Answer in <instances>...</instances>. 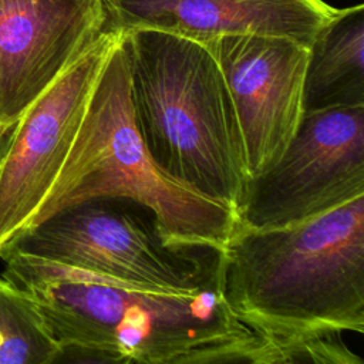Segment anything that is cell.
<instances>
[{"mask_svg": "<svg viewBox=\"0 0 364 364\" xmlns=\"http://www.w3.org/2000/svg\"><path fill=\"white\" fill-rule=\"evenodd\" d=\"M112 27L152 28L208 43L262 34L310 47L337 9L324 0H102Z\"/></svg>", "mask_w": 364, "mask_h": 364, "instance_id": "cell-10", "label": "cell"}, {"mask_svg": "<svg viewBox=\"0 0 364 364\" xmlns=\"http://www.w3.org/2000/svg\"><path fill=\"white\" fill-rule=\"evenodd\" d=\"M306 111L364 105V6L337 9L309 47Z\"/></svg>", "mask_w": 364, "mask_h": 364, "instance_id": "cell-11", "label": "cell"}, {"mask_svg": "<svg viewBox=\"0 0 364 364\" xmlns=\"http://www.w3.org/2000/svg\"><path fill=\"white\" fill-rule=\"evenodd\" d=\"M364 195V105L306 111L279 161L249 179L239 223H300Z\"/></svg>", "mask_w": 364, "mask_h": 364, "instance_id": "cell-6", "label": "cell"}, {"mask_svg": "<svg viewBox=\"0 0 364 364\" xmlns=\"http://www.w3.org/2000/svg\"><path fill=\"white\" fill-rule=\"evenodd\" d=\"M203 44L228 84L247 172L256 178L279 161L300 125L309 48L262 34H225Z\"/></svg>", "mask_w": 364, "mask_h": 364, "instance_id": "cell-8", "label": "cell"}, {"mask_svg": "<svg viewBox=\"0 0 364 364\" xmlns=\"http://www.w3.org/2000/svg\"><path fill=\"white\" fill-rule=\"evenodd\" d=\"M119 36L108 26L11 127L0 151V250L30 225L51 189Z\"/></svg>", "mask_w": 364, "mask_h": 364, "instance_id": "cell-7", "label": "cell"}, {"mask_svg": "<svg viewBox=\"0 0 364 364\" xmlns=\"http://www.w3.org/2000/svg\"><path fill=\"white\" fill-rule=\"evenodd\" d=\"M4 250L162 291H193L219 280V250L168 245L148 206L118 196L64 208L20 232Z\"/></svg>", "mask_w": 364, "mask_h": 364, "instance_id": "cell-5", "label": "cell"}, {"mask_svg": "<svg viewBox=\"0 0 364 364\" xmlns=\"http://www.w3.org/2000/svg\"><path fill=\"white\" fill-rule=\"evenodd\" d=\"M132 117L173 179L239 213L249 172L222 70L206 44L152 28L122 31Z\"/></svg>", "mask_w": 364, "mask_h": 364, "instance_id": "cell-3", "label": "cell"}, {"mask_svg": "<svg viewBox=\"0 0 364 364\" xmlns=\"http://www.w3.org/2000/svg\"><path fill=\"white\" fill-rule=\"evenodd\" d=\"M4 134H6V132H4V131H1V129H0V142H1V139H3V135H4Z\"/></svg>", "mask_w": 364, "mask_h": 364, "instance_id": "cell-13", "label": "cell"}, {"mask_svg": "<svg viewBox=\"0 0 364 364\" xmlns=\"http://www.w3.org/2000/svg\"><path fill=\"white\" fill-rule=\"evenodd\" d=\"M229 307L287 363L363 364L343 333H364V195L300 223L237 222L219 252Z\"/></svg>", "mask_w": 364, "mask_h": 364, "instance_id": "cell-2", "label": "cell"}, {"mask_svg": "<svg viewBox=\"0 0 364 364\" xmlns=\"http://www.w3.org/2000/svg\"><path fill=\"white\" fill-rule=\"evenodd\" d=\"M108 26L102 0H0V129L10 131Z\"/></svg>", "mask_w": 364, "mask_h": 364, "instance_id": "cell-9", "label": "cell"}, {"mask_svg": "<svg viewBox=\"0 0 364 364\" xmlns=\"http://www.w3.org/2000/svg\"><path fill=\"white\" fill-rule=\"evenodd\" d=\"M60 348L28 294L0 276V364H51Z\"/></svg>", "mask_w": 364, "mask_h": 364, "instance_id": "cell-12", "label": "cell"}, {"mask_svg": "<svg viewBox=\"0 0 364 364\" xmlns=\"http://www.w3.org/2000/svg\"><path fill=\"white\" fill-rule=\"evenodd\" d=\"M101 196L148 206L165 242L178 247L220 252L239 222L233 208L173 179L152 159L132 117L122 31L90 94L65 161L27 228Z\"/></svg>", "mask_w": 364, "mask_h": 364, "instance_id": "cell-4", "label": "cell"}, {"mask_svg": "<svg viewBox=\"0 0 364 364\" xmlns=\"http://www.w3.org/2000/svg\"><path fill=\"white\" fill-rule=\"evenodd\" d=\"M0 259L3 276L33 300L58 361L287 363L276 343L229 307L219 280L162 291L17 250Z\"/></svg>", "mask_w": 364, "mask_h": 364, "instance_id": "cell-1", "label": "cell"}]
</instances>
